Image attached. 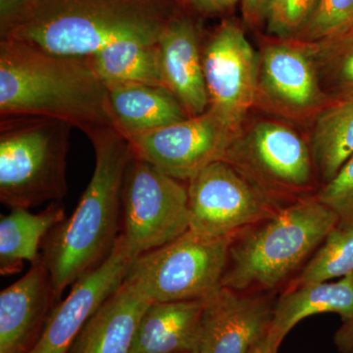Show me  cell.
Here are the masks:
<instances>
[{"label": "cell", "mask_w": 353, "mask_h": 353, "mask_svg": "<svg viewBox=\"0 0 353 353\" xmlns=\"http://www.w3.org/2000/svg\"><path fill=\"white\" fill-rule=\"evenodd\" d=\"M57 301L41 255L20 280L0 294V353L29 352Z\"/></svg>", "instance_id": "2e32d148"}, {"label": "cell", "mask_w": 353, "mask_h": 353, "mask_svg": "<svg viewBox=\"0 0 353 353\" xmlns=\"http://www.w3.org/2000/svg\"><path fill=\"white\" fill-rule=\"evenodd\" d=\"M66 218L63 206L52 202L38 214L29 209L11 208L0 218V273L13 275L22 270L23 261L34 263L39 248L50 233Z\"/></svg>", "instance_id": "44dd1931"}, {"label": "cell", "mask_w": 353, "mask_h": 353, "mask_svg": "<svg viewBox=\"0 0 353 353\" xmlns=\"http://www.w3.org/2000/svg\"><path fill=\"white\" fill-rule=\"evenodd\" d=\"M188 194L189 230L205 238L236 236L283 208L225 160L192 176Z\"/></svg>", "instance_id": "30bf717a"}, {"label": "cell", "mask_w": 353, "mask_h": 353, "mask_svg": "<svg viewBox=\"0 0 353 353\" xmlns=\"http://www.w3.org/2000/svg\"><path fill=\"white\" fill-rule=\"evenodd\" d=\"M208 110L236 136L254 108L259 52L240 25L225 20L202 43Z\"/></svg>", "instance_id": "8fae6325"}, {"label": "cell", "mask_w": 353, "mask_h": 353, "mask_svg": "<svg viewBox=\"0 0 353 353\" xmlns=\"http://www.w3.org/2000/svg\"><path fill=\"white\" fill-rule=\"evenodd\" d=\"M321 313H336L343 321L353 317V274L338 282L299 285L285 292L274 305L270 328L262 343L265 352L278 353L290 330Z\"/></svg>", "instance_id": "ac0fdd59"}, {"label": "cell", "mask_w": 353, "mask_h": 353, "mask_svg": "<svg viewBox=\"0 0 353 353\" xmlns=\"http://www.w3.org/2000/svg\"><path fill=\"white\" fill-rule=\"evenodd\" d=\"M338 224V216L316 196L292 202L236 234L221 285L241 292L277 287Z\"/></svg>", "instance_id": "277c9868"}, {"label": "cell", "mask_w": 353, "mask_h": 353, "mask_svg": "<svg viewBox=\"0 0 353 353\" xmlns=\"http://www.w3.org/2000/svg\"><path fill=\"white\" fill-rule=\"evenodd\" d=\"M16 115L63 121L85 134L114 127L108 87L92 57L53 54L0 39V116Z\"/></svg>", "instance_id": "3957f363"}, {"label": "cell", "mask_w": 353, "mask_h": 353, "mask_svg": "<svg viewBox=\"0 0 353 353\" xmlns=\"http://www.w3.org/2000/svg\"><path fill=\"white\" fill-rule=\"evenodd\" d=\"M353 21V0H321L307 24L296 38L313 43Z\"/></svg>", "instance_id": "83f0119b"}, {"label": "cell", "mask_w": 353, "mask_h": 353, "mask_svg": "<svg viewBox=\"0 0 353 353\" xmlns=\"http://www.w3.org/2000/svg\"><path fill=\"white\" fill-rule=\"evenodd\" d=\"M353 274V228L336 227L301 272L296 287L329 282Z\"/></svg>", "instance_id": "d4e9b609"}, {"label": "cell", "mask_w": 353, "mask_h": 353, "mask_svg": "<svg viewBox=\"0 0 353 353\" xmlns=\"http://www.w3.org/2000/svg\"><path fill=\"white\" fill-rule=\"evenodd\" d=\"M190 229L189 194L182 181L134 157L122 190L121 234L134 259Z\"/></svg>", "instance_id": "ba28073f"}, {"label": "cell", "mask_w": 353, "mask_h": 353, "mask_svg": "<svg viewBox=\"0 0 353 353\" xmlns=\"http://www.w3.org/2000/svg\"><path fill=\"white\" fill-rule=\"evenodd\" d=\"M68 123L39 116H0V201L30 209L68 192Z\"/></svg>", "instance_id": "5b68a950"}, {"label": "cell", "mask_w": 353, "mask_h": 353, "mask_svg": "<svg viewBox=\"0 0 353 353\" xmlns=\"http://www.w3.org/2000/svg\"><path fill=\"white\" fill-rule=\"evenodd\" d=\"M134 259L120 234L108 259L77 280L68 296L53 306L38 341L27 353H68L88 320L126 280Z\"/></svg>", "instance_id": "4fadbf2b"}, {"label": "cell", "mask_w": 353, "mask_h": 353, "mask_svg": "<svg viewBox=\"0 0 353 353\" xmlns=\"http://www.w3.org/2000/svg\"><path fill=\"white\" fill-rule=\"evenodd\" d=\"M321 0H270L267 32L273 38H296L312 17Z\"/></svg>", "instance_id": "484cf974"}, {"label": "cell", "mask_w": 353, "mask_h": 353, "mask_svg": "<svg viewBox=\"0 0 353 353\" xmlns=\"http://www.w3.org/2000/svg\"><path fill=\"white\" fill-rule=\"evenodd\" d=\"M94 170L72 215L53 228L41 243L57 301L64 290L104 261L117 243L122 224V190L134 155L129 139L115 127L88 132Z\"/></svg>", "instance_id": "7a4b0ae2"}, {"label": "cell", "mask_w": 353, "mask_h": 353, "mask_svg": "<svg viewBox=\"0 0 353 353\" xmlns=\"http://www.w3.org/2000/svg\"><path fill=\"white\" fill-rule=\"evenodd\" d=\"M250 353H266L265 352L263 347H262V343L257 345L256 347L252 348Z\"/></svg>", "instance_id": "1f68e13d"}, {"label": "cell", "mask_w": 353, "mask_h": 353, "mask_svg": "<svg viewBox=\"0 0 353 353\" xmlns=\"http://www.w3.org/2000/svg\"><path fill=\"white\" fill-rule=\"evenodd\" d=\"M181 1H183V3H185V0H181Z\"/></svg>", "instance_id": "d6a6232c"}, {"label": "cell", "mask_w": 353, "mask_h": 353, "mask_svg": "<svg viewBox=\"0 0 353 353\" xmlns=\"http://www.w3.org/2000/svg\"><path fill=\"white\" fill-rule=\"evenodd\" d=\"M334 345L341 353H353V317L343 321L334 334Z\"/></svg>", "instance_id": "4dcf8cb0"}, {"label": "cell", "mask_w": 353, "mask_h": 353, "mask_svg": "<svg viewBox=\"0 0 353 353\" xmlns=\"http://www.w3.org/2000/svg\"><path fill=\"white\" fill-rule=\"evenodd\" d=\"M259 52L254 108L294 123L314 120L331 101L321 87L312 46L297 39H265Z\"/></svg>", "instance_id": "9c48e42d"}, {"label": "cell", "mask_w": 353, "mask_h": 353, "mask_svg": "<svg viewBox=\"0 0 353 353\" xmlns=\"http://www.w3.org/2000/svg\"><path fill=\"white\" fill-rule=\"evenodd\" d=\"M316 197L338 216V228H353V155Z\"/></svg>", "instance_id": "4316f807"}, {"label": "cell", "mask_w": 353, "mask_h": 353, "mask_svg": "<svg viewBox=\"0 0 353 353\" xmlns=\"http://www.w3.org/2000/svg\"><path fill=\"white\" fill-rule=\"evenodd\" d=\"M270 0H240L243 19L248 25L256 27L266 21Z\"/></svg>", "instance_id": "f1b7e54d"}, {"label": "cell", "mask_w": 353, "mask_h": 353, "mask_svg": "<svg viewBox=\"0 0 353 353\" xmlns=\"http://www.w3.org/2000/svg\"><path fill=\"white\" fill-rule=\"evenodd\" d=\"M0 37L53 54L94 57L120 41L157 43L181 0H0Z\"/></svg>", "instance_id": "6da1fadb"}, {"label": "cell", "mask_w": 353, "mask_h": 353, "mask_svg": "<svg viewBox=\"0 0 353 353\" xmlns=\"http://www.w3.org/2000/svg\"><path fill=\"white\" fill-rule=\"evenodd\" d=\"M152 303L126 279L88 320L68 353H132L139 322Z\"/></svg>", "instance_id": "e0dca14e"}, {"label": "cell", "mask_w": 353, "mask_h": 353, "mask_svg": "<svg viewBox=\"0 0 353 353\" xmlns=\"http://www.w3.org/2000/svg\"><path fill=\"white\" fill-rule=\"evenodd\" d=\"M113 126L125 137L145 134L187 119L190 116L167 88L148 83L108 88Z\"/></svg>", "instance_id": "ffe728a7"}, {"label": "cell", "mask_w": 353, "mask_h": 353, "mask_svg": "<svg viewBox=\"0 0 353 353\" xmlns=\"http://www.w3.org/2000/svg\"><path fill=\"white\" fill-rule=\"evenodd\" d=\"M236 137L208 110L169 126L126 138L134 157L172 178L189 182L209 164L224 160Z\"/></svg>", "instance_id": "7c38bea8"}, {"label": "cell", "mask_w": 353, "mask_h": 353, "mask_svg": "<svg viewBox=\"0 0 353 353\" xmlns=\"http://www.w3.org/2000/svg\"><path fill=\"white\" fill-rule=\"evenodd\" d=\"M234 238H205L188 230L136 257L126 279L152 301L205 299L221 287Z\"/></svg>", "instance_id": "8992f818"}, {"label": "cell", "mask_w": 353, "mask_h": 353, "mask_svg": "<svg viewBox=\"0 0 353 353\" xmlns=\"http://www.w3.org/2000/svg\"><path fill=\"white\" fill-rule=\"evenodd\" d=\"M204 301H152L139 322L132 353H196Z\"/></svg>", "instance_id": "d6986e66"}, {"label": "cell", "mask_w": 353, "mask_h": 353, "mask_svg": "<svg viewBox=\"0 0 353 353\" xmlns=\"http://www.w3.org/2000/svg\"><path fill=\"white\" fill-rule=\"evenodd\" d=\"M192 8L206 15H217L233 9L240 0H185Z\"/></svg>", "instance_id": "f546056e"}, {"label": "cell", "mask_w": 353, "mask_h": 353, "mask_svg": "<svg viewBox=\"0 0 353 353\" xmlns=\"http://www.w3.org/2000/svg\"><path fill=\"white\" fill-rule=\"evenodd\" d=\"M94 68L108 87L123 83L161 85L157 43L120 41L92 57Z\"/></svg>", "instance_id": "603a6c76"}, {"label": "cell", "mask_w": 353, "mask_h": 353, "mask_svg": "<svg viewBox=\"0 0 353 353\" xmlns=\"http://www.w3.org/2000/svg\"><path fill=\"white\" fill-rule=\"evenodd\" d=\"M162 85L190 117L208 110V97L202 64L201 30L183 11L169 23L157 43Z\"/></svg>", "instance_id": "9a60e30c"}, {"label": "cell", "mask_w": 353, "mask_h": 353, "mask_svg": "<svg viewBox=\"0 0 353 353\" xmlns=\"http://www.w3.org/2000/svg\"><path fill=\"white\" fill-rule=\"evenodd\" d=\"M224 160L278 205L299 201L296 196L309 192L314 182L310 145L282 121L243 125Z\"/></svg>", "instance_id": "52a82bcc"}, {"label": "cell", "mask_w": 353, "mask_h": 353, "mask_svg": "<svg viewBox=\"0 0 353 353\" xmlns=\"http://www.w3.org/2000/svg\"><path fill=\"white\" fill-rule=\"evenodd\" d=\"M273 311L265 296L221 285L204 301L196 353H250L266 338Z\"/></svg>", "instance_id": "5bb4252c"}, {"label": "cell", "mask_w": 353, "mask_h": 353, "mask_svg": "<svg viewBox=\"0 0 353 353\" xmlns=\"http://www.w3.org/2000/svg\"><path fill=\"white\" fill-rule=\"evenodd\" d=\"M312 122L309 145L325 185L353 155V101L331 102Z\"/></svg>", "instance_id": "7402d4cb"}, {"label": "cell", "mask_w": 353, "mask_h": 353, "mask_svg": "<svg viewBox=\"0 0 353 353\" xmlns=\"http://www.w3.org/2000/svg\"><path fill=\"white\" fill-rule=\"evenodd\" d=\"M310 43L321 87L330 101H353V21Z\"/></svg>", "instance_id": "cb8c5ba5"}]
</instances>
